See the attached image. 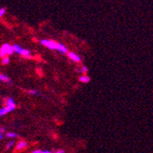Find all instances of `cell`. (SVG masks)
<instances>
[{"label": "cell", "mask_w": 153, "mask_h": 153, "mask_svg": "<svg viewBox=\"0 0 153 153\" xmlns=\"http://www.w3.org/2000/svg\"><path fill=\"white\" fill-rule=\"evenodd\" d=\"M14 144H15V142H14V140H11L10 142H8V143H7V149H10V148H12Z\"/></svg>", "instance_id": "13"}, {"label": "cell", "mask_w": 153, "mask_h": 153, "mask_svg": "<svg viewBox=\"0 0 153 153\" xmlns=\"http://www.w3.org/2000/svg\"><path fill=\"white\" fill-rule=\"evenodd\" d=\"M5 131V129L3 128H0V133H3Z\"/></svg>", "instance_id": "18"}, {"label": "cell", "mask_w": 153, "mask_h": 153, "mask_svg": "<svg viewBox=\"0 0 153 153\" xmlns=\"http://www.w3.org/2000/svg\"><path fill=\"white\" fill-rule=\"evenodd\" d=\"M40 43L41 45H43L51 50H56L59 51L62 53H67L68 50L67 48L62 44V43H57L56 41H53V40H49V39H41L40 40Z\"/></svg>", "instance_id": "1"}, {"label": "cell", "mask_w": 153, "mask_h": 153, "mask_svg": "<svg viewBox=\"0 0 153 153\" xmlns=\"http://www.w3.org/2000/svg\"><path fill=\"white\" fill-rule=\"evenodd\" d=\"M19 54H21L22 56L27 57V58H30V51L29 50H26V49H21L19 51Z\"/></svg>", "instance_id": "5"}, {"label": "cell", "mask_w": 153, "mask_h": 153, "mask_svg": "<svg viewBox=\"0 0 153 153\" xmlns=\"http://www.w3.org/2000/svg\"><path fill=\"white\" fill-rule=\"evenodd\" d=\"M56 152H58V153H64V150H62V149H59V150H57Z\"/></svg>", "instance_id": "17"}, {"label": "cell", "mask_w": 153, "mask_h": 153, "mask_svg": "<svg viewBox=\"0 0 153 153\" xmlns=\"http://www.w3.org/2000/svg\"><path fill=\"white\" fill-rule=\"evenodd\" d=\"M2 138H3V134H1V133H0V140H1Z\"/></svg>", "instance_id": "19"}, {"label": "cell", "mask_w": 153, "mask_h": 153, "mask_svg": "<svg viewBox=\"0 0 153 153\" xmlns=\"http://www.w3.org/2000/svg\"><path fill=\"white\" fill-rule=\"evenodd\" d=\"M29 94H30V95H40V93H39L38 91H36V90H30V91H29Z\"/></svg>", "instance_id": "11"}, {"label": "cell", "mask_w": 153, "mask_h": 153, "mask_svg": "<svg viewBox=\"0 0 153 153\" xmlns=\"http://www.w3.org/2000/svg\"><path fill=\"white\" fill-rule=\"evenodd\" d=\"M27 147V143L25 141H19L17 145V149L18 150H21L23 149H25Z\"/></svg>", "instance_id": "6"}, {"label": "cell", "mask_w": 153, "mask_h": 153, "mask_svg": "<svg viewBox=\"0 0 153 153\" xmlns=\"http://www.w3.org/2000/svg\"><path fill=\"white\" fill-rule=\"evenodd\" d=\"M7 113H8V111H7V109L6 107L5 108H0V117L5 116Z\"/></svg>", "instance_id": "8"}, {"label": "cell", "mask_w": 153, "mask_h": 153, "mask_svg": "<svg viewBox=\"0 0 153 153\" xmlns=\"http://www.w3.org/2000/svg\"><path fill=\"white\" fill-rule=\"evenodd\" d=\"M79 80H80V82H90V78H89L88 76H86V75H82V76H81V77L79 78Z\"/></svg>", "instance_id": "7"}, {"label": "cell", "mask_w": 153, "mask_h": 153, "mask_svg": "<svg viewBox=\"0 0 153 153\" xmlns=\"http://www.w3.org/2000/svg\"><path fill=\"white\" fill-rule=\"evenodd\" d=\"M2 63L3 64H8L9 63V58H7V57H4V59L2 60Z\"/></svg>", "instance_id": "12"}, {"label": "cell", "mask_w": 153, "mask_h": 153, "mask_svg": "<svg viewBox=\"0 0 153 153\" xmlns=\"http://www.w3.org/2000/svg\"><path fill=\"white\" fill-rule=\"evenodd\" d=\"M7 137H10V138H15L18 137V134L17 133H14V132H10V133H7Z\"/></svg>", "instance_id": "9"}, {"label": "cell", "mask_w": 153, "mask_h": 153, "mask_svg": "<svg viewBox=\"0 0 153 153\" xmlns=\"http://www.w3.org/2000/svg\"><path fill=\"white\" fill-rule=\"evenodd\" d=\"M2 81H4V82H11V80L9 79V77L8 76H7L6 74H2Z\"/></svg>", "instance_id": "10"}, {"label": "cell", "mask_w": 153, "mask_h": 153, "mask_svg": "<svg viewBox=\"0 0 153 153\" xmlns=\"http://www.w3.org/2000/svg\"><path fill=\"white\" fill-rule=\"evenodd\" d=\"M6 108L7 109L8 113L11 112V111H13V110H15V108H16V103H15V101H14L13 98H11V97H9V98H7V100Z\"/></svg>", "instance_id": "3"}, {"label": "cell", "mask_w": 153, "mask_h": 153, "mask_svg": "<svg viewBox=\"0 0 153 153\" xmlns=\"http://www.w3.org/2000/svg\"><path fill=\"white\" fill-rule=\"evenodd\" d=\"M82 74H85V73H87V71H88V69H87V67H85V66H82V68H81V70H80Z\"/></svg>", "instance_id": "14"}, {"label": "cell", "mask_w": 153, "mask_h": 153, "mask_svg": "<svg viewBox=\"0 0 153 153\" xmlns=\"http://www.w3.org/2000/svg\"><path fill=\"white\" fill-rule=\"evenodd\" d=\"M0 82H2V74H0Z\"/></svg>", "instance_id": "20"}, {"label": "cell", "mask_w": 153, "mask_h": 153, "mask_svg": "<svg viewBox=\"0 0 153 153\" xmlns=\"http://www.w3.org/2000/svg\"><path fill=\"white\" fill-rule=\"evenodd\" d=\"M5 13H6V9L5 8H0V18H1L2 16H4Z\"/></svg>", "instance_id": "15"}, {"label": "cell", "mask_w": 153, "mask_h": 153, "mask_svg": "<svg viewBox=\"0 0 153 153\" xmlns=\"http://www.w3.org/2000/svg\"><path fill=\"white\" fill-rule=\"evenodd\" d=\"M32 152H33V153H42V150H40V149H36V150H33Z\"/></svg>", "instance_id": "16"}, {"label": "cell", "mask_w": 153, "mask_h": 153, "mask_svg": "<svg viewBox=\"0 0 153 153\" xmlns=\"http://www.w3.org/2000/svg\"><path fill=\"white\" fill-rule=\"evenodd\" d=\"M68 56H69V58H70V59H71L72 61H74V62H78L81 61L80 56H79V55H77V54H75L74 52H69V53H68Z\"/></svg>", "instance_id": "4"}, {"label": "cell", "mask_w": 153, "mask_h": 153, "mask_svg": "<svg viewBox=\"0 0 153 153\" xmlns=\"http://www.w3.org/2000/svg\"><path fill=\"white\" fill-rule=\"evenodd\" d=\"M14 52V50H13V47L9 44H4L2 46V48L0 49V57L1 58H4L6 57L7 55H9V54H12Z\"/></svg>", "instance_id": "2"}]
</instances>
